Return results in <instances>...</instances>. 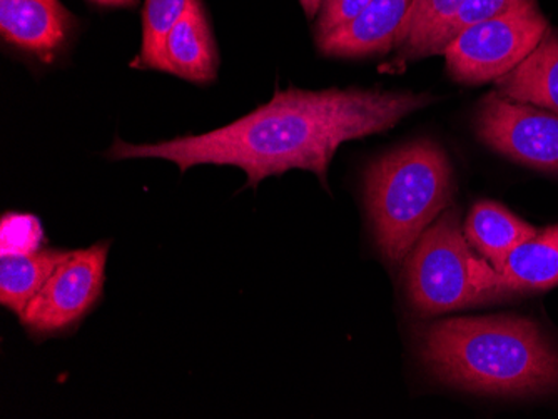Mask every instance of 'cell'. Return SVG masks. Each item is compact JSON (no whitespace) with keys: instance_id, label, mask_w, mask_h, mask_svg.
Segmentation results:
<instances>
[{"instance_id":"30bf717a","label":"cell","mask_w":558,"mask_h":419,"mask_svg":"<svg viewBox=\"0 0 558 419\" xmlns=\"http://www.w3.org/2000/svg\"><path fill=\"white\" fill-rule=\"evenodd\" d=\"M218 69L215 40L199 0H193L186 14L169 33L158 71L169 72L191 83H209Z\"/></svg>"},{"instance_id":"7a4b0ae2","label":"cell","mask_w":558,"mask_h":419,"mask_svg":"<svg viewBox=\"0 0 558 419\" xmlns=\"http://www.w3.org/2000/svg\"><path fill=\"white\" fill-rule=\"evenodd\" d=\"M422 356L438 380L472 393L525 396L558 387V349L534 321L517 316L428 324Z\"/></svg>"},{"instance_id":"9c48e42d","label":"cell","mask_w":558,"mask_h":419,"mask_svg":"<svg viewBox=\"0 0 558 419\" xmlns=\"http://www.w3.org/2000/svg\"><path fill=\"white\" fill-rule=\"evenodd\" d=\"M0 30L8 42L52 61L68 34L59 0H0Z\"/></svg>"},{"instance_id":"277c9868","label":"cell","mask_w":558,"mask_h":419,"mask_svg":"<svg viewBox=\"0 0 558 419\" xmlns=\"http://www.w3.org/2000/svg\"><path fill=\"white\" fill-rule=\"evenodd\" d=\"M403 262L404 289L420 315L460 311L504 296L497 271L473 255L457 209L448 208Z\"/></svg>"},{"instance_id":"3957f363","label":"cell","mask_w":558,"mask_h":419,"mask_svg":"<svg viewBox=\"0 0 558 419\" xmlns=\"http://www.w3.org/2000/svg\"><path fill=\"white\" fill-rule=\"evenodd\" d=\"M451 197L453 168L435 140H413L373 161L365 172V202L385 261L403 262Z\"/></svg>"},{"instance_id":"5b68a950","label":"cell","mask_w":558,"mask_h":419,"mask_svg":"<svg viewBox=\"0 0 558 419\" xmlns=\"http://www.w3.org/2000/svg\"><path fill=\"white\" fill-rule=\"evenodd\" d=\"M548 24L534 0L460 34L444 56L457 83L485 84L519 67L545 39Z\"/></svg>"},{"instance_id":"8992f818","label":"cell","mask_w":558,"mask_h":419,"mask_svg":"<svg viewBox=\"0 0 558 419\" xmlns=\"http://www.w3.org/2000/svg\"><path fill=\"white\" fill-rule=\"evenodd\" d=\"M476 134L482 143L512 161L558 172L557 112L490 94L480 106Z\"/></svg>"},{"instance_id":"9a60e30c","label":"cell","mask_w":558,"mask_h":419,"mask_svg":"<svg viewBox=\"0 0 558 419\" xmlns=\"http://www.w3.org/2000/svg\"><path fill=\"white\" fill-rule=\"evenodd\" d=\"M465 0H412L398 37L401 61H412L416 49L453 17Z\"/></svg>"},{"instance_id":"2e32d148","label":"cell","mask_w":558,"mask_h":419,"mask_svg":"<svg viewBox=\"0 0 558 419\" xmlns=\"http://www.w3.org/2000/svg\"><path fill=\"white\" fill-rule=\"evenodd\" d=\"M526 2L532 0H465L460 11L416 49L413 59L444 56L445 49L469 27L512 11Z\"/></svg>"},{"instance_id":"52a82bcc","label":"cell","mask_w":558,"mask_h":419,"mask_svg":"<svg viewBox=\"0 0 558 419\" xmlns=\"http://www.w3.org/2000/svg\"><path fill=\"white\" fill-rule=\"evenodd\" d=\"M108 243L68 252L21 315L36 333H56L80 321L96 303L105 284Z\"/></svg>"},{"instance_id":"ac0fdd59","label":"cell","mask_w":558,"mask_h":419,"mask_svg":"<svg viewBox=\"0 0 558 419\" xmlns=\"http://www.w3.org/2000/svg\"><path fill=\"white\" fill-rule=\"evenodd\" d=\"M39 223L31 215H12L2 221V241H4L5 255H22L34 252L39 244Z\"/></svg>"},{"instance_id":"4fadbf2b","label":"cell","mask_w":558,"mask_h":419,"mask_svg":"<svg viewBox=\"0 0 558 419\" xmlns=\"http://www.w3.org/2000/svg\"><path fill=\"white\" fill-rule=\"evenodd\" d=\"M498 94L558 114V37L545 36L535 51L497 81Z\"/></svg>"},{"instance_id":"6da1fadb","label":"cell","mask_w":558,"mask_h":419,"mask_svg":"<svg viewBox=\"0 0 558 419\" xmlns=\"http://www.w3.org/2000/svg\"><path fill=\"white\" fill-rule=\"evenodd\" d=\"M429 94L384 90H276L268 104L201 136L158 144L116 139L109 159L158 158L181 171L193 165H236L246 172V187L290 169L315 172L326 187L328 168L348 140L385 133L401 119L432 104Z\"/></svg>"},{"instance_id":"44dd1931","label":"cell","mask_w":558,"mask_h":419,"mask_svg":"<svg viewBox=\"0 0 558 419\" xmlns=\"http://www.w3.org/2000/svg\"><path fill=\"white\" fill-rule=\"evenodd\" d=\"M96 2H99V4L119 5L130 2V0H96Z\"/></svg>"},{"instance_id":"5bb4252c","label":"cell","mask_w":558,"mask_h":419,"mask_svg":"<svg viewBox=\"0 0 558 419\" xmlns=\"http://www.w3.org/2000/svg\"><path fill=\"white\" fill-rule=\"evenodd\" d=\"M65 255L68 252L61 251L2 255L0 259L2 305L21 316Z\"/></svg>"},{"instance_id":"8fae6325","label":"cell","mask_w":558,"mask_h":419,"mask_svg":"<svg viewBox=\"0 0 558 419\" xmlns=\"http://www.w3.org/2000/svg\"><path fill=\"white\" fill-rule=\"evenodd\" d=\"M463 231L473 251L498 273L510 252L538 230L498 202L482 201L476 202L466 215Z\"/></svg>"},{"instance_id":"7c38bea8","label":"cell","mask_w":558,"mask_h":419,"mask_svg":"<svg viewBox=\"0 0 558 419\" xmlns=\"http://www.w3.org/2000/svg\"><path fill=\"white\" fill-rule=\"evenodd\" d=\"M501 294L558 286V224L519 244L498 271Z\"/></svg>"},{"instance_id":"ba28073f","label":"cell","mask_w":558,"mask_h":419,"mask_svg":"<svg viewBox=\"0 0 558 419\" xmlns=\"http://www.w3.org/2000/svg\"><path fill=\"white\" fill-rule=\"evenodd\" d=\"M412 0H372L356 17L316 36L319 51L333 58H368L397 47Z\"/></svg>"},{"instance_id":"ffe728a7","label":"cell","mask_w":558,"mask_h":419,"mask_svg":"<svg viewBox=\"0 0 558 419\" xmlns=\"http://www.w3.org/2000/svg\"><path fill=\"white\" fill-rule=\"evenodd\" d=\"M300 2L304 14L308 15V19L315 17L322 11L323 0H300Z\"/></svg>"},{"instance_id":"d6986e66","label":"cell","mask_w":558,"mask_h":419,"mask_svg":"<svg viewBox=\"0 0 558 419\" xmlns=\"http://www.w3.org/2000/svg\"><path fill=\"white\" fill-rule=\"evenodd\" d=\"M369 2L372 0H323L316 36L343 26L356 17Z\"/></svg>"},{"instance_id":"e0dca14e","label":"cell","mask_w":558,"mask_h":419,"mask_svg":"<svg viewBox=\"0 0 558 419\" xmlns=\"http://www.w3.org/2000/svg\"><path fill=\"white\" fill-rule=\"evenodd\" d=\"M191 2L193 0H146L140 65L158 71L166 39L186 14Z\"/></svg>"}]
</instances>
